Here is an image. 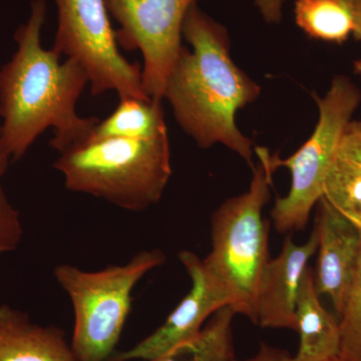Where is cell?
I'll use <instances>...</instances> for the list:
<instances>
[{
  "mask_svg": "<svg viewBox=\"0 0 361 361\" xmlns=\"http://www.w3.org/2000/svg\"><path fill=\"white\" fill-rule=\"evenodd\" d=\"M45 18V0H32L30 18L14 32L18 49L0 68V116L13 161L20 160L49 128V145L59 153L90 137L99 121L78 115L89 75L75 59L61 61L56 51L44 49Z\"/></svg>",
  "mask_w": 361,
  "mask_h": 361,
  "instance_id": "6da1fadb",
  "label": "cell"
},
{
  "mask_svg": "<svg viewBox=\"0 0 361 361\" xmlns=\"http://www.w3.org/2000/svg\"><path fill=\"white\" fill-rule=\"evenodd\" d=\"M182 35L191 49L183 47L164 94L176 122L197 146L223 145L253 169V142L239 130L236 114L257 101L262 87L233 61L225 26L198 4L188 11Z\"/></svg>",
  "mask_w": 361,
  "mask_h": 361,
  "instance_id": "7a4b0ae2",
  "label": "cell"
},
{
  "mask_svg": "<svg viewBox=\"0 0 361 361\" xmlns=\"http://www.w3.org/2000/svg\"><path fill=\"white\" fill-rule=\"evenodd\" d=\"M254 152L259 161L252 169L250 186L214 211L212 249L202 262L228 297V307L257 324L259 288L270 260L269 222L263 218V209L270 200L275 171L270 166L269 149L255 147Z\"/></svg>",
  "mask_w": 361,
  "mask_h": 361,
  "instance_id": "3957f363",
  "label": "cell"
},
{
  "mask_svg": "<svg viewBox=\"0 0 361 361\" xmlns=\"http://www.w3.org/2000/svg\"><path fill=\"white\" fill-rule=\"evenodd\" d=\"M59 155L54 167L65 178L66 189L132 212L158 204L172 176L169 135L154 139L87 137Z\"/></svg>",
  "mask_w": 361,
  "mask_h": 361,
  "instance_id": "277c9868",
  "label": "cell"
},
{
  "mask_svg": "<svg viewBox=\"0 0 361 361\" xmlns=\"http://www.w3.org/2000/svg\"><path fill=\"white\" fill-rule=\"evenodd\" d=\"M165 261L163 251L152 249L139 252L125 264L94 272L70 264L54 268V278L75 312L71 345L77 361H109L115 355L135 285Z\"/></svg>",
  "mask_w": 361,
  "mask_h": 361,
  "instance_id": "5b68a950",
  "label": "cell"
},
{
  "mask_svg": "<svg viewBox=\"0 0 361 361\" xmlns=\"http://www.w3.org/2000/svg\"><path fill=\"white\" fill-rule=\"evenodd\" d=\"M317 104L314 132L293 155L280 159L270 155L273 170L280 167L291 173V187L283 198H278L271 210L275 230L286 234L304 229L312 209L323 196V185L334 163L342 135L353 121L361 103V92L350 78L336 75L324 97L313 94Z\"/></svg>",
  "mask_w": 361,
  "mask_h": 361,
  "instance_id": "8992f818",
  "label": "cell"
},
{
  "mask_svg": "<svg viewBox=\"0 0 361 361\" xmlns=\"http://www.w3.org/2000/svg\"><path fill=\"white\" fill-rule=\"evenodd\" d=\"M54 1L58 30L51 49L84 66L92 96L114 90L118 99H152L142 87V65L130 63L118 49L106 0Z\"/></svg>",
  "mask_w": 361,
  "mask_h": 361,
  "instance_id": "52a82bcc",
  "label": "cell"
},
{
  "mask_svg": "<svg viewBox=\"0 0 361 361\" xmlns=\"http://www.w3.org/2000/svg\"><path fill=\"white\" fill-rule=\"evenodd\" d=\"M198 0H106L120 25L118 47L141 51L142 82L152 99L163 101L166 85L182 51L183 25Z\"/></svg>",
  "mask_w": 361,
  "mask_h": 361,
  "instance_id": "ba28073f",
  "label": "cell"
},
{
  "mask_svg": "<svg viewBox=\"0 0 361 361\" xmlns=\"http://www.w3.org/2000/svg\"><path fill=\"white\" fill-rule=\"evenodd\" d=\"M179 259L191 279L189 293L151 336L128 350L116 351L109 361L154 360L193 338L211 315L229 306L228 297L207 273L202 259L188 250L180 252Z\"/></svg>",
  "mask_w": 361,
  "mask_h": 361,
  "instance_id": "9c48e42d",
  "label": "cell"
},
{
  "mask_svg": "<svg viewBox=\"0 0 361 361\" xmlns=\"http://www.w3.org/2000/svg\"><path fill=\"white\" fill-rule=\"evenodd\" d=\"M314 228L318 235L315 288L331 299L341 317L355 277L361 252V229L323 197L317 203Z\"/></svg>",
  "mask_w": 361,
  "mask_h": 361,
  "instance_id": "30bf717a",
  "label": "cell"
},
{
  "mask_svg": "<svg viewBox=\"0 0 361 361\" xmlns=\"http://www.w3.org/2000/svg\"><path fill=\"white\" fill-rule=\"evenodd\" d=\"M317 247L315 228L302 245H296L291 235L286 237L281 252L274 259H270L263 272L258 294L257 325L263 329L297 331L299 287Z\"/></svg>",
  "mask_w": 361,
  "mask_h": 361,
  "instance_id": "8fae6325",
  "label": "cell"
},
{
  "mask_svg": "<svg viewBox=\"0 0 361 361\" xmlns=\"http://www.w3.org/2000/svg\"><path fill=\"white\" fill-rule=\"evenodd\" d=\"M0 361H77L66 332L0 305Z\"/></svg>",
  "mask_w": 361,
  "mask_h": 361,
  "instance_id": "7c38bea8",
  "label": "cell"
},
{
  "mask_svg": "<svg viewBox=\"0 0 361 361\" xmlns=\"http://www.w3.org/2000/svg\"><path fill=\"white\" fill-rule=\"evenodd\" d=\"M315 288L314 272L308 266L296 302L297 332L300 344L294 361H334L341 353L338 318L323 307Z\"/></svg>",
  "mask_w": 361,
  "mask_h": 361,
  "instance_id": "4fadbf2b",
  "label": "cell"
},
{
  "mask_svg": "<svg viewBox=\"0 0 361 361\" xmlns=\"http://www.w3.org/2000/svg\"><path fill=\"white\" fill-rule=\"evenodd\" d=\"M165 135L168 129L161 101L126 97L108 118L96 123L90 137L154 139Z\"/></svg>",
  "mask_w": 361,
  "mask_h": 361,
  "instance_id": "5bb4252c",
  "label": "cell"
},
{
  "mask_svg": "<svg viewBox=\"0 0 361 361\" xmlns=\"http://www.w3.org/2000/svg\"><path fill=\"white\" fill-rule=\"evenodd\" d=\"M297 26L310 39L343 44L356 30L353 0H296Z\"/></svg>",
  "mask_w": 361,
  "mask_h": 361,
  "instance_id": "9a60e30c",
  "label": "cell"
},
{
  "mask_svg": "<svg viewBox=\"0 0 361 361\" xmlns=\"http://www.w3.org/2000/svg\"><path fill=\"white\" fill-rule=\"evenodd\" d=\"M231 308H221L201 331L154 360L147 361H235Z\"/></svg>",
  "mask_w": 361,
  "mask_h": 361,
  "instance_id": "2e32d148",
  "label": "cell"
},
{
  "mask_svg": "<svg viewBox=\"0 0 361 361\" xmlns=\"http://www.w3.org/2000/svg\"><path fill=\"white\" fill-rule=\"evenodd\" d=\"M323 198L361 229V169L336 157L323 185Z\"/></svg>",
  "mask_w": 361,
  "mask_h": 361,
  "instance_id": "e0dca14e",
  "label": "cell"
},
{
  "mask_svg": "<svg viewBox=\"0 0 361 361\" xmlns=\"http://www.w3.org/2000/svg\"><path fill=\"white\" fill-rule=\"evenodd\" d=\"M338 322L341 327L339 358L344 361H361V252L355 277Z\"/></svg>",
  "mask_w": 361,
  "mask_h": 361,
  "instance_id": "ac0fdd59",
  "label": "cell"
},
{
  "mask_svg": "<svg viewBox=\"0 0 361 361\" xmlns=\"http://www.w3.org/2000/svg\"><path fill=\"white\" fill-rule=\"evenodd\" d=\"M23 235L20 213L11 205L0 185V254L16 250Z\"/></svg>",
  "mask_w": 361,
  "mask_h": 361,
  "instance_id": "d6986e66",
  "label": "cell"
},
{
  "mask_svg": "<svg viewBox=\"0 0 361 361\" xmlns=\"http://www.w3.org/2000/svg\"><path fill=\"white\" fill-rule=\"evenodd\" d=\"M337 157L361 169V121H351L342 135Z\"/></svg>",
  "mask_w": 361,
  "mask_h": 361,
  "instance_id": "ffe728a7",
  "label": "cell"
},
{
  "mask_svg": "<svg viewBox=\"0 0 361 361\" xmlns=\"http://www.w3.org/2000/svg\"><path fill=\"white\" fill-rule=\"evenodd\" d=\"M263 20L269 25H279L283 20L286 0H254Z\"/></svg>",
  "mask_w": 361,
  "mask_h": 361,
  "instance_id": "44dd1931",
  "label": "cell"
},
{
  "mask_svg": "<svg viewBox=\"0 0 361 361\" xmlns=\"http://www.w3.org/2000/svg\"><path fill=\"white\" fill-rule=\"evenodd\" d=\"M237 361V360H235ZM241 361H294L293 356L288 353V351L284 350V349H280L273 348V346L268 345V344H261L260 348H259L258 353L248 360Z\"/></svg>",
  "mask_w": 361,
  "mask_h": 361,
  "instance_id": "7402d4cb",
  "label": "cell"
},
{
  "mask_svg": "<svg viewBox=\"0 0 361 361\" xmlns=\"http://www.w3.org/2000/svg\"><path fill=\"white\" fill-rule=\"evenodd\" d=\"M11 157L7 149L6 140H4V130H2L1 116H0V179L6 174L8 168Z\"/></svg>",
  "mask_w": 361,
  "mask_h": 361,
  "instance_id": "603a6c76",
  "label": "cell"
},
{
  "mask_svg": "<svg viewBox=\"0 0 361 361\" xmlns=\"http://www.w3.org/2000/svg\"><path fill=\"white\" fill-rule=\"evenodd\" d=\"M353 7H355L356 18V30L355 37L361 40V0H353Z\"/></svg>",
  "mask_w": 361,
  "mask_h": 361,
  "instance_id": "cb8c5ba5",
  "label": "cell"
},
{
  "mask_svg": "<svg viewBox=\"0 0 361 361\" xmlns=\"http://www.w3.org/2000/svg\"><path fill=\"white\" fill-rule=\"evenodd\" d=\"M353 68H355V73L360 77L361 80V56L353 63Z\"/></svg>",
  "mask_w": 361,
  "mask_h": 361,
  "instance_id": "d4e9b609",
  "label": "cell"
},
{
  "mask_svg": "<svg viewBox=\"0 0 361 361\" xmlns=\"http://www.w3.org/2000/svg\"><path fill=\"white\" fill-rule=\"evenodd\" d=\"M334 361H344V360H341V358H337V360H336Z\"/></svg>",
  "mask_w": 361,
  "mask_h": 361,
  "instance_id": "484cf974",
  "label": "cell"
}]
</instances>
